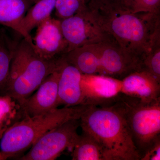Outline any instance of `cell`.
I'll list each match as a JSON object with an SVG mask.
<instances>
[{
  "label": "cell",
  "instance_id": "1",
  "mask_svg": "<svg viewBox=\"0 0 160 160\" xmlns=\"http://www.w3.org/2000/svg\"><path fill=\"white\" fill-rule=\"evenodd\" d=\"M86 6L100 28L141 64L160 33V14L135 12L120 0H86Z\"/></svg>",
  "mask_w": 160,
  "mask_h": 160
},
{
  "label": "cell",
  "instance_id": "2",
  "mask_svg": "<svg viewBox=\"0 0 160 160\" xmlns=\"http://www.w3.org/2000/svg\"><path fill=\"white\" fill-rule=\"evenodd\" d=\"M80 126L99 143L105 160H141L125 121L112 106H89Z\"/></svg>",
  "mask_w": 160,
  "mask_h": 160
},
{
  "label": "cell",
  "instance_id": "3",
  "mask_svg": "<svg viewBox=\"0 0 160 160\" xmlns=\"http://www.w3.org/2000/svg\"><path fill=\"white\" fill-rule=\"evenodd\" d=\"M62 57L52 60L40 57L23 38L16 48L9 76L0 89V95L9 96L21 105L58 68Z\"/></svg>",
  "mask_w": 160,
  "mask_h": 160
},
{
  "label": "cell",
  "instance_id": "4",
  "mask_svg": "<svg viewBox=\"0 0 160 160\" xmlns=\"http://www.w3.org/2000/svg\"><path fill=\"white\" fill-rule=\"evenodd\" d=\"M89 106L57 108L43 114L26 116L14 123L3 134L0 151L4 160L29 149L44 133L69 120L80 119Z\"/></svg>",
  "mask_w": 160,
  "mask_h": 160
},
{
  "label": "cell",
  "instance_id": "5",
  "mask_svg": "<svg viewBox=\"0 0 160 160\" xmlns=\"http://www.w3.org/2000/svg\"><path fill=\"white\" fill-rule=\"evenodd\" d=\"M111 106L125 121L142 158L160 137V98L145 102L121 93Z\"/></svg>",
  "mask_w": 160,
  "mask_h": 160
},
{
  "label": "cell",
  "instance_id": "6",
  "mask_svg": "<svg viewBox=\"0 0 160 160\" xmlns=\"http://www.w3.org/2000/svg\"><path fill=\"white\" fill-rule=\"evenodd\" d=\"M80 119H73L44 133L20 158L21 160H54L64 150H72L79 134Z\"/></svg>",
  "mask_w": 160,
  "mask_h": 160
},
{
  "label": "cell",
  "instance_id": "7",
  "mask_svg": "<svg viewBox=\"0 0 160 160\" xmlns=\"http://www.w3.org/2000/svg\"><path fill=\"white\" fill-rule=\"evenodd\" d=\"M60 21L63 36L68 46L67 52L86 45L113 40L96 22L86 6L78 13Z\"/></svg>",
  "mask_w": 160,
  "mask_h": 160
},
{
  "label": "cell",
  "instance_id": "8",
  "mask_svg": "<svg viewBox=\"0 0 160 160\" xmlns=\"http://www.w3.org/2000/svg\"><path fill=\"white\" fill-rule=\"evenodd\" d=\"M98 55L100 75L122 80L134 72L141 70V62L123 50L114 40L94 44Z\"/></svg>",
  "mask_w": 160,
  "mask_h": 160
},
{
  "label": "cell",
  "instance_id": "9",
  "mask_svg": "<svg viewBox=\"0 0 160 160\" xmlns=\"http://www.w3.org/2000/svg\"><path fill=\"white\" fill-rule=\"evenodd\" d=\"M82 105L111 106L121 93L122 80L100 74H82Z\"/></svg>",
  "mask_w": 160,
  "mask_h": 160
},
{
  "label": "cell",
  "instance_id": "10",
  "mask_svg": "<svg viewBox=\"0 0 160 160\" xmlns=\"http://www.w3.org/2000/svg\"><path fill=\"white\" fill-rule=\"evenodd\" d=\"M37 28L35 35L32 38L33 49L40 57L52 60L66 54L68 46L59 19L49 18Z\"/></svg>",
  "mask_w": 160,
  "mask_h": 160
},
{
  "label": "cell",
  "instance_id": "11",
  "mask_svg": "<svg viewBox=\"0 0 160 160\" xmlns=\"http://www.w3.org/2000/svg\"><path fill=\"white\" fill-rule=\"evenodd\" d=\"M62 59V57L58 68L49 75L36 91L21 104L26 116L43 114L58 108V84Z\"/></svg>",
  "mask_w": 160,
  "mask_h": 160
},
{
  "label": "cell",
  "instance_id": "12",
  "mask_svg": "<svg viewBox=\"0 0 160 160\" xmlns=\"http://www.w3.org/2000/svg\"><path fill=\"white\" fill-rule=\"evenodd\" d=\"M82 76L78 69L67 62L63 55L58 84V107L82 105Z\"/></svg>",
  "mask_w": 160,
  "mask_h": 160
},
{
  "label": "cell",
  "instance_id": "13",
  "mask_svg": "<svg viewBox=\"0 0 160 160\" xmlns=\"http://www.w3.org/2000/svg\"><path fill=\"white\" fill-rule=\"evenodd\" d=\"M121 80L122 94L145 102L160 98V82L146 72H134Z\"/></svg>",
  "mask_w": 160,
  "mask_h": 160
},
{
  "label": "cell",
  "instance_id": "14",
  "mask_svg": "<svg viewBox=\"0 0 160 160\" xmlns=\"http://www.w3.org/2000/svg\"><path fill=\"white\" fill-rule=\"evenodd\" d=\"M35 3L33 0H0V25L16 32L33 47L32 38L23 26L26 12Z\"/></svg>",
  "mask_w": 160,
  "mask_h": 160
},
{
  "label": "cell",
  "instance_id": "15",
  "mask_svg": "<svg viewBox=\"0 0 160 160\" xmlns=\"http://www.w3.org/2000/svg\"><path fill=\"white\" fill-rule=\"evenodd\" d=\"M63 57L82 74H100L98 55L94 44L73 49L64 54Z\"/></svg>",
  "mask_w": 160,
  "mask_h": 160
},
{
  "label": "cell",
  "instance_id": "16",
  "mask_svg": "<svg viewBox=\"0 0 160 160\" xmlns=\"http://www.w3.org/2000/svg\"><path fill=\"white\" fill-rule=\"evenodd\" d=\"M72 160H105L102 149L97 140L87 132L79 135L72 149Z\"/></svg>",
  "mask_w": 160,
  "mask_h": 160
},
{
  "label": "cell",
  "instance_id": "17",
  "mask_svg": "<svg viewBox=\"0 0 160 160\" xmlns=\"http://www.w3.org/2000/svg\"><path fill=\"white\" fill-rule=\"evenodd\" d=\"M25 116L17 101L9 96L0 95V139L7 129Z\"/></svg>",
  "mask_w": 160,
  "mask_h": 160
},
{
  "label": "cell",
  "instance_id": "18",
  "mask_svg": "<svg viewBox=\"0 0 160 160\" xmlns=\"http://www.w3.org/2000/svg\"><path fill=\"white\" fill-rule=\"evenodd\" d=\"M56 2V0H38L29 8L23 22L24 28L29 34L32 29L51 17Z\"/></svg>",
  "mask_w": 160,
  "mask_h": 160
},
{
  "label": "cell",
  "instance_id": "19",
  "mask_svg": "<svg viewBox=\"0 0 160 160\" xmlns=\"http://www.w3.org/2000/svg\"><path fill=\"white\" fill-rule=\"evenodd\" d=\"M18 43L11 39L3 29H0V89L9 76L12 60Z\"/></svg>",
  "mask_w": 160,
  "mask_h": 160
},
{
  "label": "cell",
  "instance_id": "20",
  "mask_svg": "<svg viewBox=\"0 0 160 160\" xmlns=\"http://www.w3.org/2000/svg\"><path fill=\"white\" fill-rule=\"evenodd\" d=\"M140 71L148 72L160 82V34L155 38L150 50L143 59Z\"/></svg>",
  "mask_w": 160,
  "mask_h": 160
},
{
  "label": "cell",
  "instance_id": "21",
  "mask_svg": "<svg viewBox=\"0 0 160 160\" xmlns=\"http://www.w3.org/2000/svg\"><path fill=\"white\" fill-rule=\"evenodd\" d=\"M86 0H56V15L59 19L71 17L86 7Z\"/></svg>",
  "mask_w": 160,
  "mask_h": 160
},
{
  "label": "cell",
  "instance_id": "22",
  "mask_svg": "<svg viewBox=\"0 0 160 160\" xmlns=\"http://www.w3.org/2000/svg\"><path fill=\"white\" fill-rule=\"evenodd\" d=\"M124 4L135 12L160 14V0H127Z\"/></svg>",
  "mask_w": 160,
  "mask_h": 160
},
{
  "label": "cell",
  "instance_id": "23",
  "mask_svg": "<svg viewBox=\"0 0 160 160\" xmlns=\"http://www.w3.org/2000/svg\"><path fill=\"white\" fill-rule=\"evenodd\" d=\"M160 160V137L145 152L141 160Z\"/></svg>",
  "mask_w": 160,
  "mask_h": 160
},
{
  "label": "cell",
  "instance_id": "24",
  "mask_svg": "<svg viewBox=\"0 0 160 160\" xmlns=\"http://www.w3.org/2000/svg\"><path fill=\"white\" fill-rule=\"evenodd\" d=\"M0 160H4L2 156V153H1V151H0Z\"/></svg>",
  "mask_w": 160,
  "mask_h": 160
},
{
  "label": "cell",
  "instance_id": "25",
  "mask_svg": "<svg viewBox=\"0 0 160 160\" xmlns=\"http://www.w3.org/2000/svg\"><path fill=\"white\" fill-rule=\"evenodd\" d=\"M33 1L35 2H36L37 1H38V0H33Z\"/></svg>",
  "mask_w": 160,
  "mask_h": 160
},
{
  "label": "cell",
  "instance_id": "26",
  "mask_svg": "<svg viewBox=\"0 0 160 160\" xmlns=\"http://www.w3.org/2000/svg\"><path fill=\"white\" fill-rule=\"evenodd\" d=\"M120 1H122L123 0H120Z\"/></svg>",
  "mask_w": 160,
  "mask_h": 160
}]
</instances>
